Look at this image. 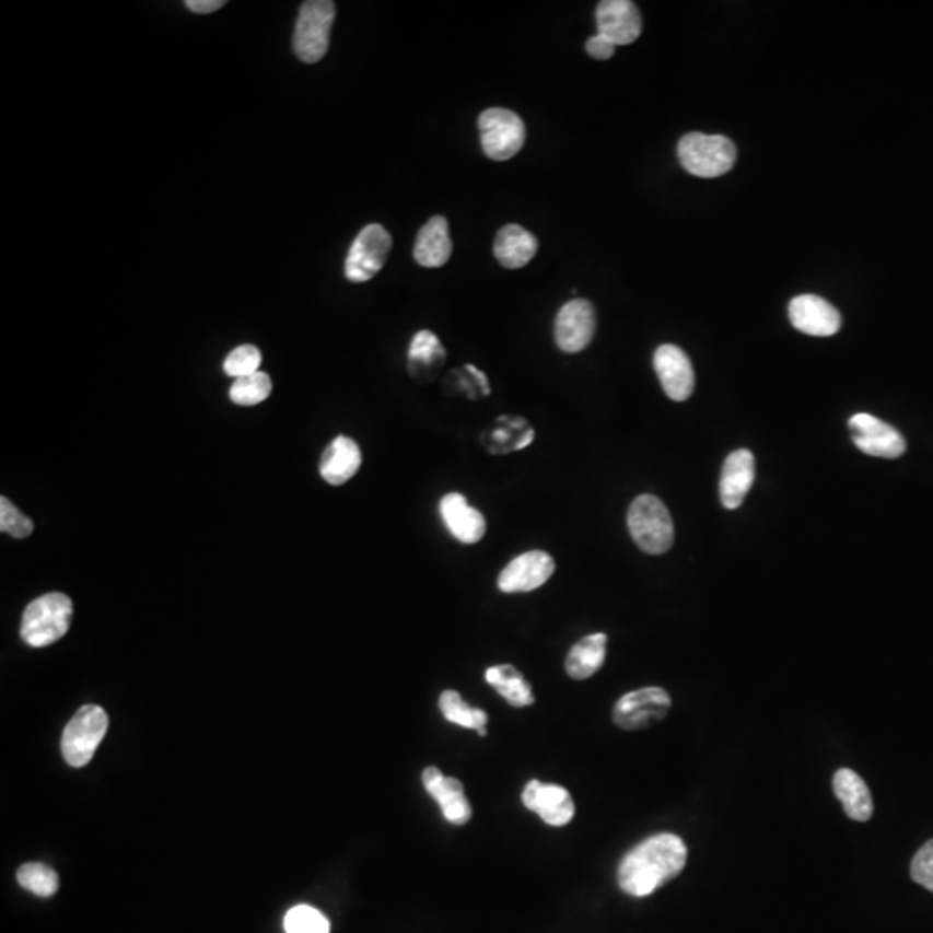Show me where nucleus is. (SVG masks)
Instances as JSON below:
<instances>
[{
  "label": "nucleus",
  "mask_w": 933,
  "mask_h": 933,
  "mask_svg": "<svg viewBox=\"0 0 933 933\" xmlns=\"http://www.w3.org/2000/svg\"><path fill=\"white\" fill-rule=\"evenodd\" d=\"M18 882L21 887L35 896L50 897L58 893L59 878L53 867L40 863H28L18 870Z\"/></svg>",
  "instance_id": "obj_30"
},
{
  "label": "nucleus",
  "mask_w": 933,
  "mask_h": 933,
  "mask_svg": "<svg viewBox=\"0 0 933 933\" xmlns=\"http://www.w3.org/2000/svg\"><path fill=\"white\" fill-rule=\"evenodd\" d=\"M833 790L849 818L855 821H867L872 818V792L860 774L854 773L852 769H839L833 777Z\"/></svg>",
  "instance_id": "obj_24"
},
{
  "label": "nucleus",
  "mask_w": 933,
  "mask_h": 933,
  "mask_svg": "<svg viewBox=\"0 0 933 933\" xmlns=\"http://www.w3.org/2000/svg\"><path fill=\"white\" fill-rule=\"evenodd\" d=\"M607 655V634L595 633L584 637L572 646L565 658V673L572 679H588L604 666Z\"/></svg>",
  "instance_id": "obj_26"
},
{
  "label": "nucleus",
  "mask_w": 933,
  "mask_h": 933,
  "mask_svg": "<svg viewBox=\"0 0 933 933\" xmlns=\"http://www.w3.org/2000/svg\"><path fill=\"white\" fill-rule=\"evenodd\" d=\"M187 9L196 14H210L225 5V0H187Z\"/></svg>",
  "instance_id": "obj_36"
},
{
  "label": "nucleus",
  "mask_w": 933,
  "mask_h": 933,
  "mask_svg": "<svg viewBox=\"0 0 933 933\" xmlns=\"http://www.w3.org/2000/svg\"><path fill=\"white\" fill-rule=\"evenodd\" d=\"M596 26L614 46H629L642 35L643 20L634 2L604 0L596 8Z\"/></svg>",
  "instance_id": "obj_14"
},
{
  "label": "nucleus",
  "mask_w": 933,
  "mask_h": 933,
  "mask_svg": "<svg viewBox=\"0 0 933 933\" xmlns=\"http://www.w3.org/2000/svg\"><path fill=\"white\" fill-rule=\"evenodd\" d=\"M261 365V353L253 345H243L229 353L223 363V371L229 377L241 378L256 374Z\"/></svg>",
  "instance_id": "obj_32"
},
{
  "label": "nucleus",
  "mask_w": 933,
  "mask_h": 933,
  "mask_svg": "<svg viewBox=\"0 0 933 933\" xmlns=\"http://www.w3.org/2000/svg\"><path fill=\"white\" fill-rule=\"evenodd\" d=\"M393 247V238L383 225L372 223L362 229L346 258L345 276L353 284H362L383 270Z\"/></svg>",
  "instance_id": "obj_8"
},
{
  "label": "nucleus",
  "mask_w": 933,
  "mask_h": 933,
  "mask_svg": "<svg viewBox=\"0 0 933 933\" xmlns=\"http://www.w3.org/2000/svg\"><path fill=\"white\" fill-rule=\"evenodd\" d=\"M556 572V560L544 550H530L515 557L498 576L503 593H527L541 588Z\"/></svg>",
  "instance_id": "obj_11"
},
{
  "label": "nucleus",
  "mask_w": 933,
  "mask_h": 933,
  "mask_svg": "<svg viewBox=\"0 0 933 933\" xmlns=\"http://www.w3.org/2000/svg\"><path fill=\"white\" fill-rule=\"evenodd\" d=\"M481 145L486 156L493 161L512 160L524 148L526 127L521 116L505 107H491L479 119Z\"/></svg>",
  "instance_id": "obj_6"
},
{
  "label": "nucleus",
  "mask_w": 933,
  "mask_h": 933,
  "mask_svg": "<svg viewBox=\"0 0 933 933\" xmlns=\"http://www.w3.org/2000/svg\"><path fill=\"white\" fill-rule=\"evenodd\" d=\"M595 308L586 300H571L556 318V342L563 353H581L595 336Z\"/></svg>",
  "instance_id": "obj_12"
},
{
  "label": "nucleus",
  "mask_w": 933,
  "mask_h": 933,
  "mask_svg": "<svg viewBox=\"0 0 933 933\" xmlns=\"http://www.w3.org/2000/svg\"><path fill=\"white\" fill-rule=\"evenodd\" d=\"M486 681L514 708H527L535 703V693L521 670L510 664L490 667L486 670Z\"/></svg>",
  "instance_id": "obj_27"
},
{
  "label": "nucleus",
  "mask_w": 933,
  "mask_h": 933,
  "mask_svg": "<svg viewBox=\"0 0 933 933\" xmlns=\"http://www.w3.org/2000/svg\"><path fill=\"white\" fill-rule=\"evenodd\" d=\"M629 535L650 556L666 553L675 544V524L669 510L654 494L638 497L628 512Z\"/></svg>",
  "instance_id": "obj_3"
},
{
  "label": "nucleus",
  "mask_w": 933,
  "mask_h": 933,
  "mask_svg": "<svg viewBox=\"0 0 933 933\" xmlns=\"http://www.w3.org/2000/svg\"><path fill=\"white\" fill-rule=\"evenodd\" d=\"M756 479V458L748 450L730 453L721 470L720 497L724 509L735 510L744 503L745 497Z\"/></svg>",
  "instance_id": "obj_19"
},
{
  "label": "nucleus",
  "mask_w": 933,
  "mask_h": 933,
  "mask_svg": "<svg viewBox=\"0 0 933 933\" xmlns=\"http://www.w3.org/2000/svg\"><path fill=\"white\" fill-rule=\"evenodd\" d=\"M284 929L288 933H329L330 923L318 909L296 906L285 914Z\"/></svg>",
  "instance_id": "obj_31"
},
{
  "label": "nucleus",
  "mask_w": 933,
  "mask_h": 933,
  "mask_svg": "<svg viewBox=\"0 0 933 933\" xmlns=\"http://www.w3.org/2000/svg\"><path fill=\"white\" fill-rule=\"evenodd\" d=\"M32 518L26 517L11 500L0 498V530L8 533L13 538H28L34 533Z\"/></svg>",
  "instance_id": "obj_33"
},
{
  "label": "nucleus",
  "mask_w": 933,
  "mask_h": 933,
  "mask_svg": "<svg viewBox=\"0 0 933 933\" xmlns=\"http://www.w3.org/2000/svg\"><path fill=\"white\" fill-rule=\"evenodd\" d=\"M538 253V238L521 225H505L494 238L498 264L509 270L526 267Z\"/></svg>",
  "instance_id": "obj_23"
},
{
  "label": "nucleus",
  "mask_w": 933,
  "mask_h": 933,
  "mask_svg": "<svg viewBox=\"0 0 933 933\" xmlns=\"http://www.w3.org/2000/svg\"><path fill=\"white\" fill-rule=\"evenodd\" d=\"M422 783L428 794L440 804L446 821L464 827L473 818V807L465 797L464 785L457 778H446L438 768L422 771Z\"/></svg>",
  "instance_id": "obj_17"
},
{
  "label": "nucleus",
  "mask_w": 933,
  "mask_h": 933,
  "mask_svg": "<svg viewBox=\"0 0 933 933\" xmlns=\"http://www.w3.org/2000/svg\"><path fill=\"white\" fill-rule=\"evenodd\" d=\"M852 443L872 457L899 458L905 455L906 441L893 425L870 413H858L849 420Z\"/></svg>",
  "instance_id": "obj_10"
},
{
  "label": "nucleus",
  "mask_w": 933,
  "mask_h": 933,
  "mask_svg": "<svg viewBox=\"0 0 933 933\" xmlns=\"http://www.w3.org/2000/svg\"><path fill=\"white\" fill-rule=\"evenodd\" d=\"M446 360V351L431 330H420L408 348V372L411 377L431 381Z\"/></svg>",
  "instance_id": "obj_25"
},
{
  "label": "nucleus",
  "mask_w": 933,
  "mask_h": 933,
  "mask_svg": "<svg viewBox=\"0 0 933 933\" xmlns=\"http://www.w3.org/2000/svg\"><path fill=\"white\" fill-rule=\"evenodd\" d=\"M73 619V604L65 593L38 596L26 607L21 621V638L26 645L42 649L61 640Z\"/></svg>",
  "instance_id": "obj_2"
},
{
  "label": "nucleus",
  "mask_w": 933,
  "mask_h": 933,
  "mask_svg": "<svg viewBox=\"0 0 933 933\" xmlns=\"http://www.w3.org/2000/svg\"><path fill=\"white\" fill-rule=\"evenodd\" d=\"M789 317L795 329L815 338H830L842 327L839 310L815 294L794 298L789 306Z\"/></svg>",
  "instance_id": "obj_16"
},
{
  "label": "nucleus",
  "mask_w": 933,
  "mask_h": 933,
  "mask_svg": "<svg viewBox=\"0 0 933 933\" xmlns=\"http://www.w3.org/2000/svg\"><path fill=\"white\" fill-rule=\"evenodd\" d=\"M535 429L521 417H500L481 434L482 448L490 455L521 452L535 441Z\"/></svg>",
  "instance_id": "obj_20"
},
{
  "label": "nucleus",
  "mask_w": 933,
  "mask_h": 933,
  "mask_svg": "<svg viewBox=\"0 0 933 933\" xmlns=\"http://www.w3.org/2000/svg\"><path fill=\"white\" fill-rule=\"evenodd\" d=\"M678 158L691 175L715 178L733 168L736 148L728 137L691 132L679 140Z\"/></svg>",
  "instance_id": "obj_4"
},
{
  "label": "nucleus",
  "mask_w": 933,
  "mask_h": 933,
  "mask_svg": "<svg viewBox=\"0 0 933 933\" xmlns=\"http://www.w3.org/2000/svg\"><path fill=\"white\" fill-rule=\"evenodd\" d=\"M107 732V714L100 705H85L71 718L62 733V756L73 768H83L94 757Z\"/></svg>",
  "instance_id": "obj_7"
},
{
  "label": "nucleus",
  "mask_w": 933,
  "mask_h": 933,
  "mask_svg": "<svg viewBox=\"0 0 933 933\" xmlns=\"http://www.w3.org/2000/svg\"><path fill=\"white\" fill-rule=\"evenodd\" d=\"M440 711L443 712L444 720L458 724L462 728L481 732L488 723V714L482 709L470 708L469 703L464 702L460 693L455 690H446L441 693Z\"/></svg>",
  "instance_id": "obj_28"
},
{
  "label": "nucleus",
  "mask_w": 933,
  "mask_h": 933,
  "mask_svg": "<svg viewBox=\"0 0 933 933\" xmlns=\"http://www.w3.org/2000/svg\"><path fill=\"white\" fill-rule=\"evenodd\" d=\"M616 49L617 47L614 46L613 42L607 40L602 35H595L586 42V53L596 61H607V59L613 58Z\"/></svg>",
  "instance_id": "obj_35"
},
{
  "label": "nucleus",
  "mask_w": 933,
  "mask_h": 933,
  "mask_svg": "<svg viewBox=\"0 0 933 933\" xmlns=\"http://www.w3.org/2000/svg\"><path fill=\"white\" fill-rule=\"evenodd\" d=\"M362 465V452L357 441L338 436L325 448L320 460V476L325 482L341 486L350 481Z\"/></svg>",
  "instance_id": "obj_22"
},
{
  "label": "nucleus",
  "mask_w": 933,
  "mask_h": 933,
  "mask_svg": "<svg viewBox=\"0 0 933 933\" xmlns=\"http://www.w3.org/2000/svg\"><path fill=\"white\" fill-rule=\"evenodd\" d=\"M270 395H272V381L265 372L235 378L229 393L232 401L238 407H255Z\"/></svg>",
  "instance_id": "obj_29"
},
{
  "label": "nucleus",
  "mask_w": 933,
  "mask_h": 933,
  "mask_svg": "<svg viewBox=\"0 0 933 933\" xmlns=\"http://www.w3.org/2000/svg\"><path fill=\"white\" fill-rule=\"evenodd\" d=\"M669 709L670 697L664 688H640L617 700L613 720L619 728L637 732L661 723Z\"/></svg>",
  "instance_id": "obj_9"
},
{
  "label": "nucleus",
  "mask_w": 933,
  "mask_h": 933,
  "mask_svg": "<svg viewBox=\"0 0 933 933\" xmlns=\"http://www.w3.org/2000/svg\"><path fill=\"white\" fill-rule=\"evenodd\" d=\"M687 855V845L676 835H654L626 854L617 870V884L628 896H650L683 872Z\"/></svg>",
  "instance_id": "obj_1"
},
{
  "label": "nucleus",
  "mask_w": 933,
  "mask_h": 933,
  "mask_svg": "<svg viewBox=\"0 0 933 933\" xmlns=\"http://www.w3.org/2000/svg\"><path fill=\"white\" fill-rule=\"evenodd\" d=\"M453 244L450 237L448 220L444 217H432L417 235L413 256L417 264L424 268H440L448 264Z\"/></svg>",
  "instance_id": "obj_21"
},
{
  "label": "nucleus",
  "mask_w": 933,
  "mask_h": 933,
  "mask_svg": "<svg viewBox=\"0 0 933 933\" xmlns=\"http://www.w3.org/2000/svg\"><path fill=\"white\" fill-rule=\"evenodd\" d=\"M654 369L662 389L673 401H687L696 389V374L690 358L675 345L658 346Z\"/></svg>",
  "instance_id": "obj_13"
},
{
  "label": "nucleus",
  "mask_w": 933,
  "mask_h": 933,
  "mask_svg": "<svg viewBox=\"0 0 933 933\" xmlns=\"http://www.w3.org/2000/svg\"><path fill=\"white\" fill-rule=\"evenodd\" d=\"M911 878L933 893V840L926 842L911 863Z\"/></svg>",
  "instance_id": "obj_34"
},
{
  "label": "nucleus",
  "mask_w": 933,
  "mask_h": 933,
  "mask_svg": "<svg viewBox=\"0 0 933 933\" xmlns=\"http://www.w3.org/2000/svg\"><path fill=\"white\" fill-rule=\"evenodd\" d=\"M440 514L444 526L465 545H476L485 538L486 518L479 510L469 505L460 493H448L441 498Z\"/></svg>",
  "instance_id": "obj_18"
},
{
  "label": "nucleus",
  "mask_w": 933,
  "mask_h": 933,
  "mask_svg": "<svg viewBox=\"0 0 933 933\" xmlns=\"http://www.w3.org/2000/svg\"><path fill=\"white\" fill-rule=\"evenodd\" d=\"M523 804L550 827H565L576 815V806L568 790L538 780L527 783L523 792Z\"/></svg>",
  "instance_id": "obj_15"
},
{
  "label": "nucleus",
  "mask_w": 933,
  "mask_h": 933,
  "mask_svg": "<svg viewBox=\"0 0 933 933\" xmlns=\"http://www.w3.org/2000/svg\"><path fill=\"white\" fill-rule=\"evenodd\" d=\"M336 18V4L330 0L303 2L298 16L292 47L298 59L315 65L329 50L330 28Z\"/></svg>",
  "instance_id": "obj_5"
}]
</instances>
